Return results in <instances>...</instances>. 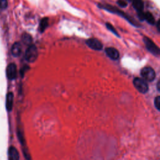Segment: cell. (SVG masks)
<instances>
[{
  "label": "cell",
  "instance_id": "obj_10",
  "mask_svg": "<svg viewBox=\"0 0 160 160\" xmlns=\"http://www.w3.org/2000/svg\"><path fill=\"white\" fill-rule=\"evenodd\" d=\"M132 5L138 12H142L144 8V2L142 0H132Z\"/></svg>",
  "mask_w": 160,
  "mask_h": 160
},
{
  "label": "cell",
  "instance_id": "obj_1",
  "mask_svg": "<svg viewBox=\"0 0 160 160\" xmlns=\"http://www.w3.org/2000/svg\"><path fill=\"white\" fill-rule=\"evenodd\" d=\"M38 49L34 45L31 44L29 46L25 52V59L30 62H34L38 58Z\"/></svg>",
  "mask_w": 160,
  "mask_h": 160
},
{
  "label": "cell",
  "instance_id": "obj_5",
  "mask_svg": "<svg viewBox=\"0 0 160 160\" xmlns=\"http://www.w3.org/2000/svg\"><path fill=\"white\" fill-rule=\"evenodd\" d=\"M6 74L8 79L10 80H12L16 78L17 75V68L15 64L11 63L8 66Z\"/></svg>",
  "mask_w": 160,
  "mask_h": 160
},
{
  "label": "cell",
  "instance_id": "obj_9",
  "mask_svg": "<svg viewBox=\"0 0 160 160\" xmlns=\"http://www.w3.org/2000/svg\"><path fill=\"white\" fill-rule=\"evenodd\" d=\"M21 51H22L21 44L19 42H14L11 48L12 54L15 57H18L21 54Z\"/></svg>",
  "mask_w": 160,
  "mask_h": 160
},
{
  "label": "cell",
  "instance_id": "obj_18",
  "mask_svg": "<svg viewBox=\"0 0 160 160\" xmlns=\"http://www.w3.org/2000/svg\"><path fill=\"white\" fill-rule=\"evenodd\" d=\"M117 3L120 7L124 8L127 6V2L124 0H118Z\"/></svg>",
  "mask_w": 160,
  "mask_h": 160
},
{
  "label": "cell",
  "instance_id": "obj_4",
  "mask_svg": "<svg viewBox=\"0 0 160 160\" xmlns=\"http://www.w3.org/2000/svg\"><path fill=\"white\" fill-rule=\"evenodd\" d=\"M144 42L147 49L155 55L160 54V49L153 42V41L147 37L144 38Z\"/></svg>",
  "mask_w": 160,
  "mask_h": 160
},
{
  "label": "cell",
  "instance_id": "obj_20",
  "mask_svg": "<svg viewBox=\"0 0 160 160\" xmlns=\"http://www.w3.org/2000/svg\"><path fill=\"white\" fill-rule=\"evenodd\" d=\"M157 29L160 32V20H159L157 22Z\"/></svg>",
  "mask_w": 160,
  "mask_h": 160
},
{
  "label": "cell",
  "instance_id": "obj_11",
  "mask_svg": "<svg viewBox=\"0 0 160 160\" xmlns=\"http://www.w3.org/2000/svg\"><path fill=\"white\" fill-rule=\"evenodd\" d=\"M12 103H13V94L12 92H9L7 94L6 98V109L8 111H11L12 107Z\"/></svg>",
  "mask_w": 160,
  "mask_h": 160
},
{
  "label": "cell",
  "instance_id": "obj_19",
  "mask_svg": "<svg viewBox=\"0 0 160 160\" xmlns=\"http://www.w3.org/2000/svg\"><path fill=\"white\" fill-rule=\"evenodd\" d=\"M156 88L158 91L160 92V80L157 82V85H156Z\"/></svg>",
  "mask_w": 160,
  "mask_h": 160
},
{
  "label": "cell",
  "instance_id": "obj_13",
  "mask_svg": "<svg viewBox=\"0 0 160 160\" xmlns=\"http://www.w3.org/2000/svg\"><path fill=\"white\" fill-rule=\"evenodd\" d=\"M48 18H44L41 20V23H40V31L41 32L44 31V29L46 28L47 26H48Z\"/></svg>",
  "mask_w": 160,
  "mask_h": 160
},
{
  "label": "cell",
  "instance_id": "obj_6",
  "mask_svg": "<svg viewBox=\"0 0 160 160\" xmlns=\"http://www.w3.org/2000/svg\"><path fill=\"white\" fill-rule=\"evenodd\" d=\"M86 44L91 49L94 50H101L102 48L101 42L96 39L91 38L86 41Z\"/></svg>",
  "mask_w": 160,
  "mask_h": 160
},
{
  "label": "cell",
  "instance_id": "obj_16",
  "mask_svg": "<svg viewBox=\"0 0 160 160\" xmlns=\"http://www.w3.org/2000/svg\"><path fill=\"white\" fill-rule=\"evenodd\" d=\"M154 106L156 108L160 111V96H157L154 99Z\"/></svg>",
  "mask_w": 160,
  "mask_h": 160
},
{
  "label": "cell",
  "instance_id": "obj_2",
  "mask_svg": "<svg viewBox=\"0 0 160 160\" xmlns=\"http://www.w3.org/2000/svg\"><path fill=\"white\" fill-rule=\"evenodd\" d=\"M141 75L146 81L151 82L154 80L156 73L154 70L151 67H144L141 71Z\"/></svg>",
  "mask_w": 160,
  "mask_h": 160
},
{
  "label": "cell",
  "instance_id": "obj_17",
  "mask_svg": "<svg viewBox=\"0 0 160 160\" xmlns=\"http://www.w3.org/2000/svg\"><path fill=\"white\" fill-rule=\"evenodd\" d=\"M8 6L7 0H0V9H5Z\"/></svg>",
  "mask_w": 160,
  "mask_h": 160
},
{
  "label": "cell",
  "instance_id": "obj_12",
  "mask_svg": "<svg viewBox=\"0 0 160 160\" xmlns=\"http://www.w3.org/2000/svg\"><path fill=\"white\" fill-rule=\"evenodd\" d=\"M144 19H145L148 23L151 24H154L155 22V19L154 16L149 12H146L144 14Z\"/></svg>",
  "mask_w": 160,
  "mask_h": 160
},
{
  "label": "cell",
  "instance_id": "obj_14",
  "mask_svg": "<svg viewBox=\"0 0 160 160\" xmlns=\"http://www.w3.org/2000/svg\"><path fill=\"white\" fill-rule=\"evenodd\" d=\"M22 41L25 44H30L31 41H32V38L28 34H24L22 36Z\"/></svg>",
  "mask_w": 160,
  "mask_h": 160
},
{
  "label": "cell",
  "instance_id": "obj_7",
  "mask_svg": "<svg viewBox=\"0 0 160 160\" xmlns=\"http://www.w3.org/2000/svg\"><path fill=\"white\" fill-rule=\"evenodd\" d=\"M105 52L107 56L111 59L116 60L119 57V53L118 51L114 48H112V47L107 48L105 49Z\"/></svg>",
  "mask_w": 160,
  "mask_h": 160
},
{
  "label": "cell",
  "instance_id": "obj_8",
  "mask_svg": "<svg viewBox=\"0 0 160 160\" xmlns=\"http://www.w3.org/2000/svg\"><path fill=\"white\" fill-rule=\"evenodd\" d=\"M8 160H19V156L18 150L13 146H11L8 150Z\"/></svg>",
  "mask_w": 160,
  "mask_h": 160
},
{
  "label": "cell",
  "instance_id": "obj_3",
  "mask_svg": "<svg viewBox=\"0 0 160 160\" xmlns=\"http://www.w3.org/2000/svg\"><path fill=\"white\" fill-rule=\"evenodd\" d=\"M133 84L136 89L141 93H146L148 91V85L142 78H136L133 80Z\"/></svg>",
  "mask_w": 160,
  "mask_h": 160
},
{
  "label": "cell",
  "instance_id": "obj_15",
  "mask_svg": "<svg viewBox=\"0 0 160 160\" xmlns=\"http://www.w3.org/2000/svg\"><path fill=\"white\" fill-rule=\"evenodd\" d=\"M106 27H107V28H108L110 31H111L112 33H114V34H116V36H119V34H118V32L116 31V29H114V28L111 24H109V23H106Z\"/></svg>",
  "mask_w": 160,
  "mask_h": 160
},
{
  "label": "cell",
  "instance_id": "obj_21",
  "mask_svg": "<svg viewBox=\"0 0 160 160\" xmlns=\"http://www.w3.org/2000/svg\"><path fill=\"white\" fill-rule=\"evenodd\" d=\"M128 1H132V0H128Z\"/></svg>",
  "mask_w": 160,
  "mask_h": 160
}]
</instances>
